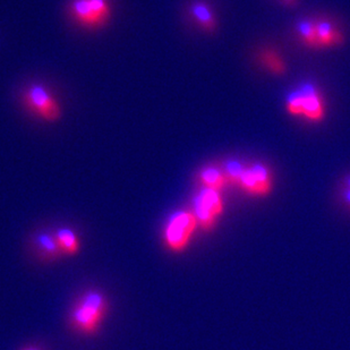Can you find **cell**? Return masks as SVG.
Instances as JSON below:
<instances>
[{"label":"cell","instance_id":"cell-1","mask_svg":"<svg viewBox=\"0 0 350 350\" xmlns=\"http://www.w3.org/2000/svg\"><path fill=\"white\" fill-rule=\"evenodd\" d=\"M106 296L98 291H86L70 311V324L83 334H94L99 330L108 312Z\"/></svg>","mask_w":350,"mask_h":350},{"label":"cell","instance_id":"cell-2","mask_svg":"<svg viewBox=\"0 0 350 350\" xmlns=\"http://www.w3.org/2000/svg\"><path fill=\"white\" fill-rule=\"evenodd\" d=\"M284 108L291 116L301 117L311 122H322L327 115L323 96L313 83H304L288 93Z\"/></svg>","mask_w":350,"mask_h":350},{"label":"cell","instance_id":"cell-3","mask_svg":"<svg viewBox=\"0 0 350 350\" xmlns=\"http://www.w3.org/2000/svg\"><path fill=\"white\" fill-rule=\"evenodd\" d=\"M194 213L186 210L176 211L169 217L163 230V239L169 250L180 253L189 246L193 234L198 228Z\"/></svg>","mask_w":350,"mask_h":350},{"label":"cell","instance_id":"cell-4","mask_svg":"<svg viewBox=\"0 0 350 350\" xmlns=\"http://www.w3.org/2000/svg\"><path fill=\"white\" fill-rule=\"evenodd\" d=\"M70 10L73 20L88 29L105 27L111 17L109 0H73Z\"/></svg>","mask_w":350,"mask_h":350},{"label":"cell","instance_id":"cell-5","mask_svg":"<svg viewBox=\"0 0 350 350\" xmlns=\"http://www.w3.org/2000/svg\"><path fill=\"white\" fill-rule=\"evenodd\" d=\"M193 208L198 226L203 230H211L225 208L220 192L206 187L200 189L195 195Z\"/></svg>","mask_w":350,"mask_h":350},{"label":"cell","instance_id":"cell-6","mask_svg":"<svg viewBox=\"0 0 350 350\" xmlns=\"http://www.w3.org/2000/svg\"><path fill=\"white\" fill-rule=\"evenodd\" d=\"M24 103L27 109L46 122H55L62 117L58 101L44 86L39 84H33L25 91Z\"/></svg>","mask_w":350,"mask_h":350},{"label":"cell","instance_id":"cell-7","mask_svg":"<svg viewBox=\"0 0 350 350\" xmlns=\"http://www.w3.org/2000/svg\"><path fill=\"white\" fill-rule=\"evenodd\" d=\"M238 186L245 193L252 196H258V198L268 196L273 189V177H272L271 170L263 163L246 165Z\"/></svg>","mask_w":350,"mask_h":350},{"label":"cell","instance_id":"cell-8","mask_svg":"<svg viewBox=\"0 0 350 350\" xmlns=\"http://www.w3.org/2000/svg\"><path fill=\"white\" fill-rule=\"evenodd\" d=\"M315 27H317L319 49L344 44V34L341 33V31L329 21H317L315 22Z\"/></svg>","mask_w":350,"mask_h":350},{"label":"cell","instance_id":"cell-9","mask_svg":"<svg viewBox=\"0 0 350 350\" xmlns=\"http://www.w3.org/2000/svg\"><path fill=\"white\" fill-rule=\"evenodd\" d=\"M191 14L202 30H204L205 32H215L217 30L218 23L211 7L208 6V3L196 1L191 6Z\"/></svg>","mask_w":350,"mask_h":350},{"label":"cell","instance_id":"cell-10","mask_svg":"<svg viewBox=\"0 0 350 350\" xmlns=\"http://www.w3.org/2000/svg\"><path fill=\"white\" fill-rule=\"evenodd\" d=\"M198 179L202 183L203 187L215 189L218 192L225 189L226 186L229 185L224 170L217 168V167H212V165L202 169L198 174Z\"/></svg>","mask_w":350,"mask_h":350},{"label":"cell","instance_id":"cell-11","mask_svg":"<svg viewBox=\"0 0 350 350\" xmlns=\"http://www.w3.org/2000/svg\"><path fill=\"white\" fill-rule=\"evenodd\" d=\"M258 62L270 73L281 77L287 72V65L280 53L273 49H263L258 53Z\"/></svg>","mask_w":350,"mask_h":350},{"label":"cell","instance_id":"cell-12","mask_svg":"<svg viewBox=\"0 0 350 350\" xmlns=\"http://www.w3.org/2000/svg\"><path fill=\"white\" fill-rule=\"evenodd\" d=\"M59 245L60 250L65 254H77L79 251V239L74 230L70 228H62L55 234Z\"/></svg>","mask_w":350,"mask_h":350},{"label":"cell","instance_id":"cell-13","mask_svg":"<svg viewBox=\"0 0 350 350\" xmlns=\"http://www.w3.org/2000/svg\"><path fill=\"white\" fill-rule=\"evenodd\" d=\"M36 245L38 250L48 258H57L60 253H63L55 234H50L48 232L37 234Z\"/></svg>","mask_w":350,"mask_h":350},{"label":"cell","instance_id":"cell-14","mask_svg":"<svg viewBox=\"0 0 350 350\" xmlns=\"http://www.w3.org/2000/svg\"><path fill=\"white\" fill-rule=\"evenodd\" d=\"M296 31H297L298 37L301 38V42L313 48V49H319L317 38V27H315V22L311 20L301 21L296 25Z\"/></svg>","mask_w":350,"mask_h":350},{"label":"cell","instance_id":"cell-15","mask_svg":"<svg viewBox=\"0 0 350 350\" xmlns=\"http://www.w3.org/2000/svg\"><path fill=\"white\" fill-rule=\"evenodd\" d=\"M246 165H245L237 159H230L226 161L224 172H225L226 178L228 180L229 185L238 186V183H239V179H241Z\"/></svg>","mask_w":350,"mask_h":350},{"label":"cell","instance_id":"cell-16","mask_svg":"<svg viewBox=\"0 0 350 350\" xmlns=\"http://www.w3.org/2000/svg\"><path fill=\"white\" fill-rule=\"evenodd\" d=\"M342 198H344L345 203L350 208V189H347V187H344V189H342Z\"/></svg>","mask_w":350,"mask_h":350},{"label":"cell","instance_id":"cell-17","mask_svg":"<svg viewBox=\"0 0 350 350\" xmlns=\"http://www.w3.org/2000/svg\"><path fill=\"white\" fill-rule=\"evenodd\" d=\"M279 1L287 7H296L298 5V0H279Z\"/></svg>","mask_w":350,"mask_h":350},{"label":"cell","instance_id":"cell-18","mask_svg":"<svg viewBox=\"0 0 350 350\" xmlns=\"http://www.w3.org/2000/svg\"><path fill=\"white\" fill-rule=\"evenodd\" d=\"M345 184H346L345 187L350 189V176H348L347 178L345 179Z\"/></svg>","mask_w":350,"mask_h":350},{"label":"cell","instance_id":"cell-19","mask_svg":"<svg viewBox=\"0 0 350 350\" xmlns=\"http://www.w3.org/2000/svg\"><path fill=\"white\" fill-rule=\"evenodd\" d=\"M23 350H40V349H38V348L29 347V348H25V349H23Z\"/></svg>","mask_w":350,"mask_h":350}]
</instances>
